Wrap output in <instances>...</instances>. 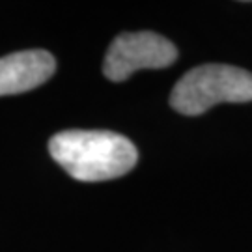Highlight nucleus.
Listing matches in <instances>:
<instances>
[{"mask_svg":"<svg viewBox=\"0 0 252 252\" xmlns=\"http://www.w3.org/2000/svg\"><path fill=\"white\" fill-rule=\"evenodd\" d=\"M178 49L155 32H126L110 43L103 62L108 81H127L138 69H162L176 62Z\"/></svg>","mask_w":252,"mask_h":252,"instance_id":"nucleus-3","label":"nucleus"},{"mask_svg":"<svg viewBox=\"0 0 252 252\" xmlns=\"http://www.w3.org/2000/svg\"><path fill=\"white\" fill-rule=\"evenodd\" d=\"M56 60L43 49L19 51L0 58V95L34 90L54 75Z\"/></svg>","mask_w":252,"mask_h":252,"instance_id":"nucleus-4","label":"nucleus"},{"mask_svg":"<svg viewBox=\"0 0 252 252\" xmlns=\"http://www.w3.org/2000/svg\"><path fill=\"white\" fill-rule=\"evenodd\" d=\"M53 159L79 181L122 178L138 161L135 144L112 131H62L49 140Z\"/></svg>","mask_w":252,"mask_h":252,"instance_id":"nucleus-1","label":"nucleus"},{"mask_svg":"<svg viewBox=\"0 0 252 252\" xmlns=\"http://www.w3.org/2000/svg\"><path fill=\"white\" fill-rule=\"evenodd\" d=\"M252 101V73L226 65L204 63L187 71L170 94L174 110L185 116H200L219 103Z\"/></svg>","mask_w":252,"mask_h":252,"instance_id":"nucleus-2","label":"nucleus"}]
</instances>
